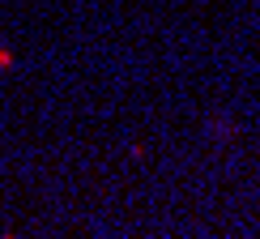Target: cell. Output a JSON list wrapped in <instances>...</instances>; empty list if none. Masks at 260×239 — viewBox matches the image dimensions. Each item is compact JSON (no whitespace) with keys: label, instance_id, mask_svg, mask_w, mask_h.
Wrapping results in <instances>:
<instances>
[{"label":"cell","instance_id":"obj_1","mask_svg":"<svg viewBox=\"0 0 260 239\" xmlns=\"http://www.w3.org/2000/svg\"><path fill=\"white\" fill-rule=\"evenodd\" d=\"M205 128H209L213 141H235V137H239V124H235L231 115H209V120H205Z\"/></svg>","mask_w":260,"mask_h":239},{"label":"cell","instance_id":"obj_2","mask_svg":"<svg viewBox=\"0 0 260 239\" xmlns=\"http://www.w3.org/2000/svg\"><path fill=\"white\" fill-rule=\"evenodd\" d=\"M0 69H13V56L9 51H0Z\"/></svg>","mask_w":260,"mask_h":239}]
</instances>
